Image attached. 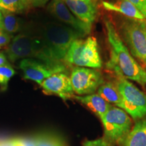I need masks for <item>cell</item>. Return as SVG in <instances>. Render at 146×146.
Masks as SVG:
<instances>
[{"label":"cell","instance_id":"6da1fadb","mask_svg":"<svg viewBox=\"0 0 146 146\" xmlns=\"http://www.w3.org/2000/svg\"><path fill=\"white\" fill-rule=\"evenodd\" d=\"M104 25L110 48V59L107 63V68L114 74H120L127 79L135 81L142 86L146 85L145 70L131 55L114 23L106 18Z\"/></svg>","mask_w":146,"mask_h":146},{"label":"cell","instance_id":"7a4b0ae2","mask_svg":"<svg viewBox=\"0 0 146 146\" xmlns=\"http://www.w3.org/2000/svg\"><path fill=\"white\" fill-rule=\"evenodd\" d=\"M39 38L52 59L64 63L66 55L75 40L85 36L61 23L48 22L39 31Z\"/></svg>","mask_w":146,"mask_h":146},{"label":"cell","instance_id":"3957f363","mask_svg":"<svg viewBox=\"0 0 146 146\" xmlns=\"http://www.w3.org/2000/svg\"><path fill=\"white\" fill-rule=\"evenodd\" d=\"M5 54L12 62L25 58H34L54 68L66 69L64 63L52 60L45 48L39 36L30 34H19L10 42Z\"/></svg>","mask_w":146,"mask_h":146},{"label":"cell","instance_id":"277c9868","mask_svg":"<svg viewBox=\"0 0 146 146\" xmlns=\"http://www.w3.org/2000/svg\"><path fill=\"white\" fill-rule=\"evenodd\" d=\"M119 35L134 58L146 64V20L122 18L118 25Z\"/></svg>","mask_w":146,"mask_h":146},{"label":"cell","instance_id":"5b68a950","mask_svg":"<svg viewBox=\"0 0 146 146\" xmlns=\"http://www.w3.org/2000/svg\"><path fill=\"white\" fill-rule=\"evenodd\" d=\"M64 63L78 67L101 68L102 61L96 38L90 36L75 40L66 55Z\"/></svg>","mask_w":146,"mask_h":146},{"label":"cell","instance_id":"8992f818","mask_svg":"<svg viewBox=\"0 0 146 146\" xmlns=\"http://www.w3.org/2000/svg\"><path fill=\"white\" fill-rule=\"evenodd\" d=\"M114 82L123 98V110L135 120L146 118V94L120 74Z\"/></svg>","mask_w":146,"mask_h":146},{"label":"cell","instance_id":"52a82bcc","mask_svg":"<svg viewBox=\"0 0 146 146\" xmlns=\"http://www.w3.org/2000/svg\"><path fill=\"white\" fill-rule=\"evenodd\" d=\"M104 126L105 139L112 145H121L132 129V120L125 110L116 106L100 118Z\"/></svg>","mask_w":146,"mask_h":146},{"label":"cell","instance_id":"ba28073f","mask_svg":"<svg viewBox=\"0 0 146 146\" xmlns=\"http://www.w3.org/2000/svg\"><path fill=\"white\" fill-rule=\"evenodd\" d=\"M70 78L74 93L78 96L95 94L104 83L102 73L100 70L85 67L73 68Z\"/></svg>","mask_w":146,"mask_h":146},{"label":"cell","instance_id":"9c48e42d","mask_svg":"<svg viewBox=\"0 0 146 146\" xmlns=\"http://www.w3.org/2000/svg\"><path fill=\"white\" fill-rule=\"evenodd\" d=\"M50 13L60 23L76 31L85 36L90 34L92 25L76 18L69 10L63 0H52L47 7Z\"/></svg>","mask_w":146,"mask_h":146},{"label":"cell","instance_id":"30bf717a","mask_svg":"<svg viewBox=\"0 0 146 146\" xmlns=\"http://www.w3.org/2000/svg\"><path fill=\"white\" fill-rule=\"evenodd\" d=\"M24 77L41 85L44 80L56 73L64 72L66 69L54 68L34 58H25L20 62Z\"/></svg>","mask_w":146,"mask_h":146},{"label":"cell","instance_id":"8fae6325","mask_svg":"<svg viewBox=\"0 0 146 146\" xmlns=\"http://www.w3.org/2000/svg\"><path fill=\"white\" fill-rule=\"evenodd\" d=\"M43 92L48 95H56L64 100L74 96L70 78L64 72L56 73L44 80L41 84Z\"/></svg>","mask_w":146,"mask_h":146},{"label":"cell","instance_id":"7c38bea8","mask_svg":"<svg viewBox=\"0 0 146 146\" xmlns=\"http://www.w3.org/2000/svg\"><path fill=\"white\" fill-rule=\"evenodd\" d=\"M72 13L84 23L92 25L98 15V7L95 0H63Z\"/></svg>","mask_w":146,"mask_h":146},{"label":"cell","instance_id":"4fadbf2b","mask_svg":"<svg viewBox=\"0 0 146 146\" xmlns=\"http://www.w3.org/2000/svg\"><path fill=\"white\" fill-rule=\"evenodd\" d=\"M102 5L104 8L110 12H118L131 19L145 21V18L141 12L128 0H114L112 1H103Z\"/></svg>","mask_w":146,"mask_h":146},{"label":"cell","instance_id":"5bb4252c","mask_svg":"<svg viewBox=\"0 0 146 146\" xmlns=\"http://www.w3.org/2000/svg\"><path fill=\"white\" fill-rule=\"evenodd\" d=\"M73 98L87 106L100 118L104 116L106 113L112 106V105L108 103L98 94L87 96H74Z\"/></svg>","mask_w":146,"mask_h":146},{"label":"cell","instance_id":"9a60e30c","mask_svg":"<svg viewBox=\"0 0 146 146\" xmlns=\"http://www.w3.org/2000/svg\"><path fill=\"white\" fill-rule=\"evenodd\" d=\"M122 146H146V118L137 120Z\"/></svg>","mask_w":146,"mask_h":146},{"label":"cell","instance_id":"2e32d148","mask_svg":"<svg viewBox=\"0 0 146 146\" xmlns=\"http://www.w3.org/2000/svg\"><path fill=\"white\" fill-rule=\"evenodd\" d=\"M98 94L108 103L123 109V98L115 83H104L98 89Z\"/></svg>","mask_w":146,"mask_h":146},{"label":"cell","instance_id":"e0dca14e","mask_svg":"<svg viewBox=\"0 0 146 146\" xmlns=\"http://www.w3.org/2000/svg\"><path fill=\"white\" fill-rule=\"evenodd\" d=\"M3 17V31L9 34L18 32L22 27V21L14 13L1 10Z\"/></svg>","mask_w":146,"mask_h":146},{"label":"cell","instance_id":"ac0fdd59","mask_svg":"<svg viewBox=\"0 0 146 146\" xmlns=\"http://www.w3.org/2000/svg\"><path fill=\"white\" fill-rule=\"evenodd\" d=\"M30 8L27 0H0V10L21 14Z\"/></svg>","mask_w":146,"mask_h":146},{"label":"cell","instance_id":"d6986e66","mask_svg":"<svg viewBox=\"0 0 146 146\" xmlns=\"http://www.w3.org/2000/svg\"><path fill=\"white\" fill-rule=\"evenodd\" d=\"M35 139L36 146H66L63 139L54 135H41Z\"/></svg>","mask_w":146,"mask_h":146},{"label":"cell","instance_id":"ffe728a7","mask_svg":"<svg viewBox=\"0 0 146 146\" xmlns=\"http://www.w3.org/2000/svg\"><path fill=\"white\" fill-rule=\"evenodd\" d=\"M15 74V71L10 66V64L0 66V85L3 90L8 87V82Z\"/></svg>","mask_w":146,"mask_h":146},{"label":"cell","instance_id":"44dd1931","mask_svg":"<svg viewBox=\"0 0 146 146\" xmlns=\"http://www.w3.org/2000/svg\"><path fill=\"white\" fill-rule=\"evenodd\" d=\"M83 146H112L105 138H99L94 140H87L83 144Z\"/></svg>","mask_w":146,"mask_h":146},{"label":"cell","instance_id":"7402d4cb","mask_svg":"<svg viewBox=\"0 0 146 146\" xmlns=\"http://www.w3.org/2000/svg\"><path fill=\"white\" fill-rule=\"evenodd\" d=\"M18 146H36L35 138H14Z\"/></svg>","mask_w":146,"mask_h":146},{"label":"cell","instance_id":"603a6c76","mask_svg":"<svg viewBox=\"0 0 146 146\" xmlns=\"http://www.w3.org/2000/svg\"><path fill=\"white\" fill-rule=\"evenodd\" d=\"M138 9L146 18V0H128Z\"/></svg>","mask_w":146,"mask_h":146},{"label":"cell","instance_id":"cb8c5ba5","mask_svg":"<svg viewBox=\"0 0 146 146\" xmlns=\"http://www.w3.org/2000/svg\"><path fill=\"white\" fill-rule=\"evenodd\" d=\"M12 35L4 31L0 30V46L6 45L10 43Z\"/></svg>","mask_w":146,"mask_h":146},{"label":"cell","instance_id":"d4e9b609","mask_svg":"<svg viewBox=\"0 0 146 146\" xmlns=\"http://www.w3.org/2000/svg\"><path fill=\"white\" fill-rule=\"evenodd\" d=\"M49 0H27L31 8H38L44 6Z\"/></svg>","mask_w":146,"mask_h":146},{"label":"cell","instance_id":"484cf974","mask_svg":"<svg viewBox=\"0 0 146 146\" xmlns=\"http://www.w3.org/2000/svg\"><path fill=\"white\" fill-rule=\"evenodd\" d=\"M0 146H18V145L14 139H10L1 140Z\"/></svg>","mask_w":146,"mask_h":146},{"label":"cell","instance_id":"4316f807","mask_svg":"<svg viewBox=\"0 0 146 146\" xmlns=\"http://www.w3.org/2000/svg\"><path fill=\"white\" fill-rule=\"evenodd\" d=\"M8 62L7 60V58L3 54H1L0 53V66H4L8 64Z\"/></svg>","mask_w":146,"mask_h":146},{"label":"cell","instance_id":"83f0119b","mask_svg":"<svg viewBox=\"0 0 146 146\" xmlns=\"http://www.w3.org/2000/svg\"><path fill=\"white\" fill-rule=\"evenodd\" d=\"M0 30H3V17L1 10H0Z\"/></svg>","mask_w":146,"mask_h":146},{"label":"cell","instance_id":"f1b7e54d","mask_svg":"<svg viewBox=\"0 0 146 146\" xmlns=\"http://www.w3.org/2000/svg\"><path fill=\"white\" fill-rule=\"evenodd\" d=\"M83 1H91V0H83Z\"/></svg>","mask_w":146,"mask_h":146},{"label":"cell","instance_id":"f546056e","mask_svg":"<svg viewBox=\"0 0 146 146\" xmlns=\"http://www.w3.org/2000/svg\"><path fill=\"white\" fill-rule=\"evenodd\" d=\"M145 71H146V64H145Z\"/></svg>","mask_w":146,"mask_h":146}]
</instances>
